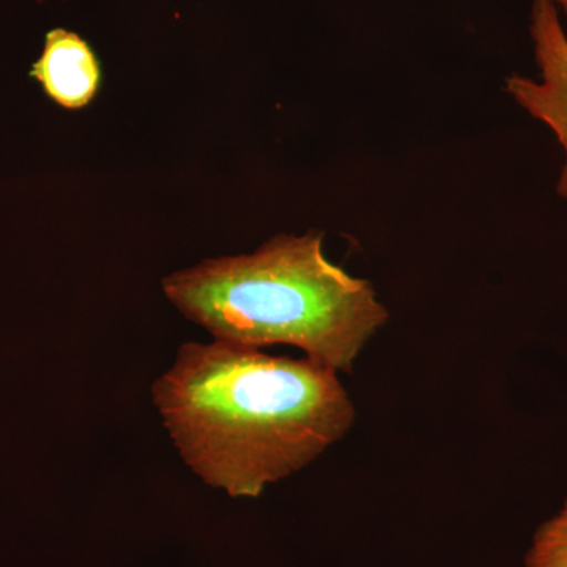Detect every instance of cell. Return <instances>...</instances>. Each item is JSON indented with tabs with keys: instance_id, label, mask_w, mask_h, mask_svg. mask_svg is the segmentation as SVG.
<instances>
[{
	"instance_id": "6",
	"label": "cell",
	"mask_w": 567,
	"mask_h": 567,
	"mask_svg": "<svg viewBox=\"0 0 567 567\" xmlns=\"http://www.w3.org/2000/svg\"><path fill=\"white\" fill-rule=\"evenodd\" d=\"M547 2H550L551 6L557 7L558 10H561L563 13L567 17V0H547Z\"/></svg>"
},
{
	"instance_id": "1",
	"label": "cell",
	"mask_w": 567,
	"mask_h": 567,
	"mask_svg": "<svg viewBox=\"0 0 567 567\" xmlns=\"http://www.w3.org/2000/svg\"><path fill=\"white\" fill-rule=\"evenodd\" d=\"M152 395L185 464L233 498L301 472L357 421L333 369L219 339L183 344Z\"/></svg>"
},
{
	"instance_id": "4",
	"label": "cell",
	"mask_w": 567,
	"mask_h": 567,
	"mask_svg": "<svg viewBox=\"0 0 567 567\" xmlns=\"http://www.w3.org/2000/svg\"><path fill=\"white\" fill-rule=\"evenodd\" d=\"M33 80L59 106L81 110L95 99L102 69L95 52L78 33L58 28L47 33L43 52L31 70Z\"/></svg>"
},
{
	"instance_id": "5",
	"label": "cell",
	"mask_w": 567,
	"mask_h": 567,
	"mask_svg": "<svg viewBox=\"0 0 567 567\" xmlns=\"http://www.w3.org/2000/svg\"><path fill=\"white\" fill-rule=\"evenodd\" d=\"M525 566L567 567V496L558 513L537 528Z\"/></svg>"
},
{
	"instance_id": "3",
	"label": "cell",
	"mask_w": 567,
	"mask_h": 567,
	"mask_svg": "<svg viewBox=\"0 0 567 567\" xmlns=\"http://www.w3.org/2000/svg\"><path fill=\"white\" fill-rule=\"evenodd\" d=\"M529 35L540 80L513 74L506 80V92L532 117L547 125L565 151L557 193L567 199V35L557 7L547 0L533 2Z\"/></svg>"
},
{
	"instance_id": "2",
	"label": "cell",
	"mask_w": 567,
	"mask_h": 567,
	"mask_svg": "<svg viewBox=\"0 0 567 567\" xmlns=\"http://www.w3.org/2000/svg\"><path fill=\"white\" fill-rule=\"evenodd\" d=\"M163 290L219 341L297 347L338 374H352L390 320L368 279L324 256L319 230L278 235L251 254L205 260L164 278Z\"/></svg>"
}]
</instances>
